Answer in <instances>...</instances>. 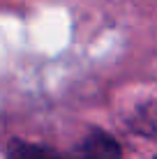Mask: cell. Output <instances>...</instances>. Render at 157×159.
<instances>
[{
    "instance_id": "1",
    "label": "cell",
    "mask_w": 157,
    "mask_h": 159,
    "mask_svg": "<svg viewBox=\"0 0 157 159\" xmlns=\"http://www.w3.org/2000/svg\"><path fill=\"white\" fill-rule=\"evenodd\" d=\"M60 159H120V145L106 131L93 129Z\"/></svg>"
},
{
    "instance_id": "2",
    "label": "cell",
    "mask_w": 157,
    "mask_h": 159,
    "mask_svg": "<svg viewBox=\"0 0 157 159\" xmlns=\"http://www.w3.org/2000/svg\"><path fill=\"white\" fill-rule=\"evenodd\" d=\"M5 159H60V157L51 148L35 145V143H28V141H12Z\"/></svg>"
}]
</instances>
